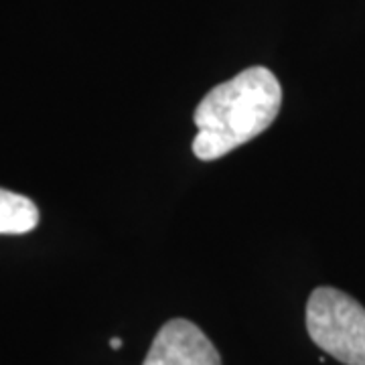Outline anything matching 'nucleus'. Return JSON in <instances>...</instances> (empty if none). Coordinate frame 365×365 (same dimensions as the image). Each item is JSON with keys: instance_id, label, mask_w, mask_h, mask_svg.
I'll return each mask as SVG.
<instances>
[{"instance_id": "obj_2", "label": "nucleus", "mask_w": 365, "mask_h": 365, "mask_svg": "<svg viewBox=\"0 0 365 365\" xmlns=\"http://www.w3.org/2000/svg\"><path fill=\"white\" fill-rule=\"evenodd\" d=\"M307 331L331 357L365 365V309L337 288L321 287L307 302Z\"/></svg>"}, {"instance_id": "obj_3", "label": "nucleus", "mask_w": 365, "mask_h": 365, "mask_svg": "<svg viewBox=\"0 0 365 365\" xmlns=\"http://www.w3.org/2000/svg\"><path fill=\"white\" fill-rule=\"evenodd\" d=\"M143 365H222V357L199 327L173 319L160 327Z\"/></svg>"}, {"instance_id": "obj_1", "label": "nucleus", "mask_w": 365, "mask_h": 365, "mask_svg": "<svg viewBox=\"0 0 365 365\" xmlns=\"http://www.w3.org/2000/svg\"><path fill=\"white\" fill-rule=\"evenodd\" d=\"M282 104V88L270 69L248 67L215 86L195 108L199 160H217L270 128Z\"/></svg>"}, {"instance_id": "obj_5", "label": "nucleus", "mask_w": 365, "mask_h": 365, "mask_svg": "<svg viewBox=\"0 0 365 365\" xmlns=\"http://www.w3.org/2000/svg\"><path fill=\"white\" fill-rule=\"evenodd\" d=\"M110 347H112V349H120V347H122V341L118 339V337L110 339Z\"/></svg>"}, {"instance_id": "obj_4", "label": "nucleus", "mask_w": 365, "mask_h": 365, "mask_svg": "<svg viewBox=\"0 0 365 365\" xmlns=\"http://www.w3.org/2000/svg\"><path fill=\"white\" fill-rule=\"evenodd\" d=\"M39 225V209L33 199L0 189V234L21 235Z\"/></svg>"}]
</instances>
